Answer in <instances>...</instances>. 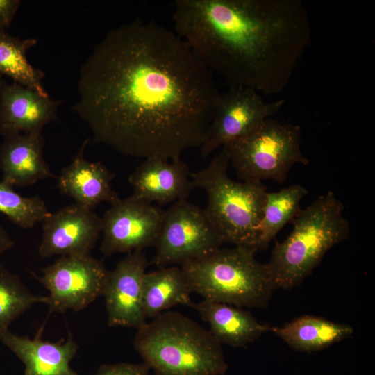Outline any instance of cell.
<instances>
[{
  "mask_svg": "<svg viewBox=\"0 0 375 375\" xmlns=\"http://www.w3.org/2000/svg\"><path fill=\"white\" fill-rule=\"evenodd\" d=\"M223 244L204 209L180 200L164 211L152 263L159 268L181 265L212 253Z\"/></svg>",
  "mask_w": 375,
  "mask_h": 375,
  "instance_id": "cell-8",
  "label": "cell"
},
{
  "mask_svg": "<svg viewBox=\"0 0 375 375\" xmlns=\"http://www.w3.org/2000/svg\"><path fill=\"white\" fill-rule=\"evenodd\" d=\"M59 104L49 95L15 82L6 83L0 94V133L4 137L42 133L46 124L57 119Z\"/></svg>",
  "mask_w": 375,
  "mask_h": 375,
  "instance_id": "cell-15",
  "label": "cell"
},
{
  "mask_svg": "<svg viewBox=\"0 0 375 375\" xmlns=\"http://www.w3.org/2000/svg\"><path fill=\"white\" fill-rule=\"evenodd\" d=\"M307 194L308 190L300 185L267 192L258 226V249H266L285 225L293 220L301 210V201Z\"/></svg>",
  "mask_w": 375,
  "mask_h": 375,
  "instance_id": "cell-23",
  "label": "cell"
},
{
  "mask_svg": "<svg viewBox=\"0 0 375 375\" xmlns=\"http://www.w3.org/2000/svg\"><path fill=\"white\" fill-rule=\"evenodd\" d=\"M108 271L89 255L60 256L35 276L49 292L47 304L51 312L81 310L102 295Z\"/></svg>",
  "mask_w": 375,
  "mask_h": 375,
  "instance_id": "cell-9",
  "label": "cell"
},
{
  "mask_svg": "<svg viewBox=\"0 0 375 375\" xmlns=\"http://www.w3.org/2000/svg\"><path fill=\"white\" fill-rule=\"evenodd\" d=\"M5 84H6V82L3 81L2 76L0 75V94Z\"/></svg>",
  "mask_w": 375,
  "mask_h": 375,
  "instance_id": "cell-29",
  "label": "cell"
},
{
  "mask_svg": "<svg viewBox=\"0 0 375 375\" xmlns=\"http://www.w3.org/2000/svg\"><path fill=\"white\" fill-rule=\"evenodd\" d=\"M147 260L142 251H133L108 272L103 289L110 326L137 329L146 323L142 303L143 278Z\"/></svg>",
  "mask_w": 375,
  "mask_h": 375,
  "instance_id": "cell-13",
  "label": "cell"
},
{
  "mask_svg": "<svg viewBox=\"0 0 375 375\" xmlns=\"http://www.w3.org/2000/svg\"><path fill=\"white\" fill-rule=\"evenodd\" d=\"M175 33L232 86L281 92L311 41L299 0H177Z\"/></svg>",
  "mask_w": 375,
  "mask_h": 375,
  "instance_id": "cell-2",
  "label": "cell"
},
{
  "mask_svg": "<svg viewBox=\"0 0 375 375\" xmlns=\"http://www.w3.org/2000/svg\"><path fill=\"white\" fill-rule=\"evenodd\" d=\"M47 301V297L33 294L17 275L0 264V332L34 303Z\"/></svg>",
  "mask_w": 375,
  "mask_h": 375,
  "instance_id": "cell-24",
  "label": "cell"
},
{
  "mask_svg": "<svg viewBox=\"0 0 375 375\" xmlns=\"http://www.w3.org/2000/svg\"><path fill=\"white\" fill-rule=\"evenodd\" d=\"M133 347L156 375H224L222 344L186 315L166 311L139 328Z\"/></svg>",
  "mask_w": 375,
  "mask_h": 375,
  "instance_id": "cell-3",
  "label": "cell"
},
{
  "mask_svg": "<svg viewBox=\"0 0 375 375\" xmlns=\"http://www.w3.org/2000/svg\"><path fill=\"white\" fill-rule=\"evenodd\" d=\"M0 212L23 228L33 227L51 214L39 196H21L13 190V186L3 181L0 182Z\"/></svg>",
  "mask_w": 375,
  "mask_h": 375,
  "instance_id": "cell-25",
  "label": "cell"
},
{
  "mask_svg": "<svg viewBox=\"0 0 375 375\" xmlns=\"http://www.w3.org/2000/svg\"><path fill=\"white\" fill-rule=\"evenodd\" d=\"M254 249L234 246L181 265L192 292L237 307L265 306L274 290L265 264Z\"/></svg>",
  "mask_w": 375,
  "mask_h": 375,
  "instance_id": "cell-6",
  "label": "cell"
},
{
  "mask_svg": "<svg viewBox=\"0 0 375 375\" xmlns=\"http://www.w3.org/2000/svg\"><path fill=\"white\" fill-rule=\"evenodd\" d=\"M149 371V367L144 362H120L103 364L99 367L95 375H148Z\"/></svg>",
  "mask_w": 375,
  "mask_h": 375,
  "instance_id": "cell-26",
  "label": "cell"
},
{
  "mask_svg": "<svg viewBox=\"0 0 375 375\" xmlns=\"http://www.w3.org/2000/svg\"><path fill=\"white\" fill-rule=\"evenodd\" d=\"M285 101L266 102L252 88L232 86L216 101L207 137L200 147L205 158L248 133L278 112Z\"/></svg>",
  "mask_w": 375,
  "mask_h": 375,
  "instance_id": "cell-10",
  "label": "cell"
},
{
  "mask_svg": "<svg viewBox=\"0 0 375 375\" xmlns=\"http://www.w3.org/2000/svg\"><path fill=\"white\" fill-rule=\"evenodd\" d=\"M301 133L299 125L267 118L223 147L242 181L283 183L293 165L309 163L301 151Z\"/></svg>",
  "mask_w": 375,
  "mask_h": 375,
  "instance_id": "cell-7",
  "label": "cell"
},
{
  "mask_svg": "<svg viewBox=\"0 0 375 375\" xmlns=\"http://www.w3.org/2000/svg\"><path fill=\"white\" fill-rule=\"evenodd\" d=\"M344 212L342 202L331 191L301 209L292 221L291 233L276 243L265 264L274 290L301 283L332 247L348 238L349 222Z\"/></svg>",
  "mask_w": 375,
  "mask_h": 375,
  "instance_id": "cell-4",
  "label": "cell"
},
{
  "mask_svg": "<svg viewBox=\"0 0 375 375\" xmlns=\"http://www.w3.org/2000/svg\"><path fill=\"white\" fill-rule=\"evenodd\" d=\"M270 331L293 349L303 352L322 350L350 337L353 328L323 317L303 315L281 327Z\"/></svg>",
  "mask_w": 375,
  "mask_h": 375,
  "instance_id": "cell-20",
  "label": "cell"
},
{
  "mask_svg": "<svg viewBox=\"0 0 375 375\" xmlns=\"http://www.w3.org/2000/svg\"><path fill=\"white\" fill-rule=\"evenodd\" d=\"M191 293L181 267L172 265L146 272L142 285V303L146 318H155L178 305L191 307L193 303Z\"/></svg>",
  "mask_w": 375,
  "mask_h": 375,
  "instance_id": "cell-21",
  "label": "cell"
},
{
  "mask_svg": "<svg viewBox=\"0 0 375 375\" xmlns=\"http://www.w3.org/2000/svg\"><path fill=\"white\" fill-rule=\"evenodd\" d=\"M164 211L133 195L119 199L101 217L100 250L106 256L142 251L154 246Z\"/></svg>",
  "mask_w": 375,
  "mask_h": 375,
  "instance_id": "cell-11",
  "label": "cell"
},
{
  "mask_svg": "<svg viewBox=\"0 0 375 375\" xmlns=\"http://www.w3.org/2000/svg\"><path fill=\"white\" fill-rule=\"evenodd\" d=\"M88 142H83L71 162L61 169L57 187L75 203L93 210L101 202L112 204L119 197L112 186L115 174L101 162L85 158Z\"/></svg>",
  "mask_w": 375,
  "mask_h": 375,
  "instance_id": "cell-17",
  "label": "cell"
},
{
  "mask_svg": "<svg viewBox=\"0 0 375 375\" xmlns=\"http://www.w3.org/2000/svg\"><path fill=\"white\" fill-rule=\"evenodd\" d=\"M128 182L133 197L160 205L187 199L194 189L191 172L181 158L170 160L160 156L144 158L130 174Z\"/></svg>",
  "mask_w": 375,
  "mask_h": 375,
  "instance_id": "cell-14",
  "label": "cell"
},
{
  "mask_svg": "<svg viewBox=\"0 0 375 375\" xmlns=\"http://www.w3.org/2000/svg\"><path fill=\"white\" fill-rule=\"evenodd\" d=\"M44 326L33 338L0 332V341L21 360L24 375H79L70 367L78 347L72 335L67 340L50 342L42 339Z\"/></svg>",
  "mask_w": 375,
  "mask_h": 375,
  "instance_id": "cell-16",
  "label": "cell"
},
{
  "mask_svg": "<svg viewBox=\"0 0 375 375\" xmlns=\"http://www.w3.org/2000/svg\"><path fill=\"white\" fill-rule=\"evenodd\" d=\"M219 93L180 36L135 19L110 30L83 64L72 109L97 143L176 160L204 142Z\"/></svg>",
  "mask_w": 375,
  "mask_h": 375,
  "instance_id": "cell-1",
  "label": "cell"
},
{
  "mask_svg": "<svg viewBox=\"0 0 375 375\" xmlns=\"http://www.w3.org/2000/svg\"><path fill=\"white\" fill-rule=\"evenodd\" d=\"M37 43L35 38L20 39L0 30V75L47 96L42 83L44 73L32 66L26 58L28 49Z\"/></svg>",
  "mask_w": 375,
  "mask_h": 375,
  "instance_id": "cell-22",
  "label": "cell"
},
{
  "mask_svg": "<svg viewBox=\"0 0 375 375\" xmlns=\"http://www.w3.org/2000/svg\"><path fill=\"white\" fill-rule=\"evenodd\" d=\"M19 6V0H0V30L9 28Z\"/></svg>",
  "mask_w": 375,
  "mask_h": 375,
  "instance_id": "cell-27",
  "label": "cell"
},
{
  "mask_svg": "<svg viewBox=\"0 0 375 375\" xmlns=\"http://www.w3.org/2000/svg\"><path fill=\"white\" fill-rule=\"evenodd\" d=\"M191 307L208 323L210 332L221 344L244 347L270 331L240 307L205 299Z\"/></svg>",
  "mask_w": 375,
  "mask_h": 375,
  "instance_id": "cell-19",
  "label": "cell"
},
{
  "mask_svg": "<svg viewBox=\"0 0 375 375\" xmlns=\"http://www.w3.org/2000/svg\"><path fill=\"white\" fill-rule=\"evenodd\" d=\"M101 228V217L93 210L76 203L67 206L42 222L38 252L43 258L89 255Z\"/></svg>",
  "mask_w": 375,
  "mask_h": 375,
  "instance_id": "cell-12",
  "label": "cell"
},
{
  "mask_svg": "<svg viewBox=\"0 0 375 375\" xmlns=\"http://www.w3.org/2000/svg\"><path fill=\"white\" fill-rule=\"evenodd\" d=\"M15 244L6 231L0 224V256Z\"/></svg>",
  "mask_w": 375,
  "mask_h": 375,
  "instance_id": "cell-28",
  "label": "cell"
},
{
  "mask_svg": "<svg viewBox=\"0 0 375 375\" xmlns=\"http://www.w3.org/2000/svg\"><path fill=\"white\" fill-rule=\"evenodd\" d=\"M44 147L42 133L5 136L0 145L2 181L13 187H26L53 177L44 158Z\"/></svg>",
  "mask_w": 375,
  "mask_h": 375,
  "instance_id": "cell-18",
  "label": "cell"
},
{
  "mask_svg": "<svg viewBox=\"0 0 375 375\" xmlns=\"http://www.w3.org/2000/svg\"><path fill=\"white\" fill-rule=\"evenodd\" d=\"M225 148L204 168L191 173L194 189L207 195L204 211L224 244L258 250V226L267 194L262 182L236 181L228 174Z\"/></svg>",
  "mask_w": 375,
  "mask_h": 375,
  "instance_id": "cell-5",
  "label": "cell"
}]
</instances>
